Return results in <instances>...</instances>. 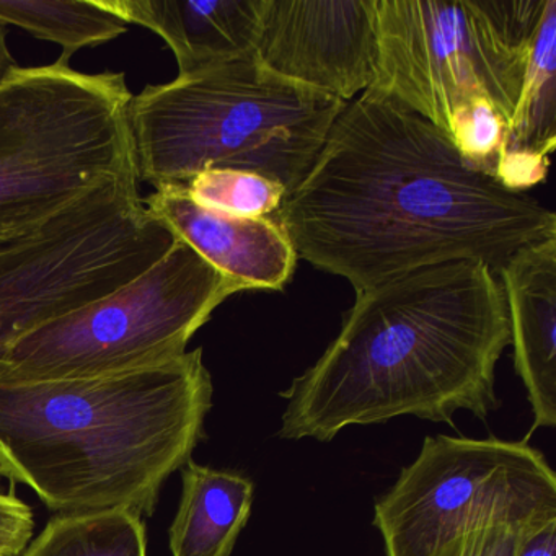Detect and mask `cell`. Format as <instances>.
I'll use <instances>...</instances> for the list:
<instances>
[{
	"label": "cell",
	"mask_w": 556,
	"mask_h": 556,
	"mask_svg": "<svg viewBox=\"0 0 556 556\" xmlns=\"http://www.w3.org/2000/svg\"><path fill=\"white\" fill-rule=\"evenodd\" d=\"M506 302L514 366L533 429L556 425V237L523 247L496 271Z\"/></svg>",
	"instance_id": "obj_12"
},
{
	"label": "cell",
	"mask_w": 556,
	"mask_h": 556,
	"mask_svg": "<svg viewBox=\"0 0 556 556\" xmlns=\"http://www.w3.org/2000/svg\"><path fill=\"white\" fill-rule=\"evenodd\" d=\"M517 533L509 527L468 530L445 542L432 556H514Z\"/></svg>",
	"instance_id": "obj_19"
},
{
	"label": "cell",
	"mask_w": 556,
	"mask_h": 556,
	"mask_svg": "<svg viewBox=\"0 0 556 556\" xmlns=\"http://www.w3.org/2000/svg\"><path fill=\"white\" fill-rule=\"evenodd\" d=\"M273 219L298 258L354 291L441 263L494 273L556 237V214L468 164L441 129L366 90L334 119Z\"/></svg>",
	"instance_id": "obj_1"
},
{
	"label": "cell",
	"mask_w": 556,
	"mask_h": 556,
	"mask_svg": "<svg viewBox=\"0 0 556 556\" xmlns=\"http://www.w3.org/2000/svg\"><path fill=\"white\" fill-rule=\"evenodd\" d=\"M213 392L201 348L115 376L0 382V477L58 514L151 516L204 438Z\"/></svg>",
	"instance_id": "obj_3"
},
{
	"label": "cell",
	"mask_w": 556,
	"mask_h": 556,
	"mask_svg": "<svg viewBox=\"0 0 556 556\" xmlns=\"http://www.w3.org/2000/svg\"><path fill=\"white\" fill-rule=\"evenodd\" d=\"M123 73L60 58L0 83V239L53 219L97 188L136 177Z\"/></svg>",
	"instance_id": "obj_5"
},
{
	"label": "cell",
	"mask_w": 556,
	"mask_h": 556,
	"mask_svg": "<svg viewBox=\"0 0 556 556\" xmlns=\"http://www.w3.org/2000/svg\"><path fill=\"white\" fill-rule=\"evenodd\" d=\"M556 519V475L527 441L428 435L418 457L374 507L387 556H432L486 527Z\"/></svg>",
	"instance_id": "obj_9"
},
{
	"label": "cell",
	"mask_w": 556,
	"mask_h": 556,
	"mask_svg": "<svg viewBox=\"0 0 556 556\" xmlns=\"http://www.w3.org/2000/svg\"><path fill=\"white\" fill-rule=\"evenodd\" d=\"M181 500L170 527L174 556H230L249 522L255 486L233 471L214 470L193 458L181 468Z\"/></svg>",
	"instance_id": "obj_15"
},
{
	"label": "cell",
	"mask_w": 556,
	"mask_h": 556,
	"mask_svg": "<svg viewBox=\"0 0 556 556\" xmlns=\"http://www.w3.org/2000/svg\"><path fill=\"white\" fill-rule=\"evenodd\" d=\"M17 67L8 45V27L0 24V83Z\"/></svg>",
	"instance_id": "obj_22"
},
{
	"label": "cell",
	"mask_w": 556,
	"mask_h": 556,
	"mask_svg": "<svg viewBox=\"0 0 556 556\" xmlns=\"http://www.w3.org/2000/svg\"><path fill=\"white\" fill-rule=\"evenodd\" d=\"M514 556H556V519L519 530Z\"/></svg>",
	"instance_id": "obj_21"
},
{
	"label": "cell",
	"mask_w": 556,
	"mask_h": 556,
	"mask_svg": "<svg viewBox=\"0 0 556 556\" xmlns=\"http://www.w3.org/2000/svg\"><path fill=\"white\" fill-rule=\"evenodd\" d=\"M201 206L242 217H275L288 191L262 175L237 170H207L187 185Z\"/></svg>",
	"instance_id": "obj_18"
},
{
	"label": "cell",
	"mask_w": 556,
	"mask_h": 556,
	"mask_svg": "<svg viewBox=\"0 0 556 556\" xmlns=\"http://www.w3.org/2000/svg\"><path fill=\"white\" fill-rule=\"evenodd\" d=\"M546 0H376L382 93L451 136L493 103L509 126Z\"/></svg>",
	"instance_id": "obj_6"
},
{
	"label": "cell",
	"mask_w": 556,
	"mask_h": 556,
	"mask_svg": "<svg viewBox=\"0 0 556 556\" xmlns=\"http://www.w3.org/2000/svg\"><path fill=\"white\" fill-rule=\"evenodd\" d=\"M144 204L240 292L281 291L294 275L298 253L273 217L210 210L198 204L184 185L154 188Z\"/></svg>",
	"instance_id": "obj_11"
},
{
	"label": "cell",
	"mask_w": 556,
	"mask_h": 556,
	"mask_svg": "<svg viewBox=\"0 0 556 556\" xmlns=\"http://www.w3.org/2000/svg\"><path fill=\"white\" fill-rule=\"evenodd\" d=\"M236 292L177 239L138 278L0 346V382L93 379L167 363L187 353L194 333Z\"/></svg>",
	"instance_id": "obj_7"
},
{
	"label": "cell",
	"mask_w": 556,
	"mask_h": 556,
	"mask_svg": "<svg viewBox=\"0 0 556 556\" xmlns=\"http://www.w3.org/2000/svg\"><path fill=\"white\" fill-rule=\"evenodd\" d=\"M31 507L14 493H0V556H18L34 536Z\"/></svg>",
	"instance_id": "obj_20"
},
{
	"label": "cell",
	"mask_w": 556,
	"mask_h": 556,
	"mask_svg": "<svg viewBox=\"0 0 556 556\" xmlns=\"http://www.w3.org/2000/svg\"><path fill=\"white\" fill-rule=\"evenodd\" d=\"M377 58L376 0H266L253 60L268 73L350 103Z\"/></svg>",
	"instance_id": "obj_10"
},
{
	"label": "cell",
	"mask_w": 556,
	"mask_h": 556,
	"mask_svg": "<svg viewBox=\"0 0 556 556\" xmlns=\"http://www.w3.org/2000/svg\"><path fill=\"white\" fill-rule=\"evenodd\" d=\"M510 344L496 273L460 260L356 292L340 333L281 393L279 435L328 442L354 425L396 416L451 421L500 408L496 364Z\"/></svg>",
	"instance_id": "obj_2"
},
{
	"label": "cell",
	"mask_w": 556,
	"mask_h": 556,
	"mask_svg": "<svg viewBox=\"0 0 556 556\" xmlns=\"http://www.w3.org/2000/svg\"><path fill=\"white\" fill-rule=\"evenodd\" d=\"M555 144L556 0H546L527 53L497 180L509 190L527 193L529 188L545 181Z\"/></svg>",
	"instance_id": "obj_14"
},
{
	"label": "cell",
	"mask_w": 556,
	"mask_h": 556,
	"mask_svg": "<svg viewBox=\"0 0 556 556\" xmlns=\"http://www.w3.org/2000/svg\"><path fill=\"white\" fill-rule=\"evenodd\" d=\"M138 177L97 188L41 226L0 239V346L99 301L177 242L149 213Z\"/></svg>",
	"instance_id": "obj_8"
},
{
	"label": "cell",
	"mask_w": 556,
	"mask_h": 556,
	"mask_svg": "<svg viewBox=\"0 0 556 556\" xmlns=\"http://www.w3.org/2000/svg\"><path fill=\"white\" fill-rule=\"evenodd\" d=\"M348 103L288 83L253 58L148 86L128 110L138 181L187 185L207 170L295 190Z\"/></svg>",
	"instance_id": "obj_4"
},
{
	"label": "cell",
	"mask_w": 556,
	"mask_h": 556,
	"mask_svg": "<svg viewBox=\"0 0 556 556\" xmlns=\"http://www.w3.org/2000/svg\"><path fill=\"white\" fill-rule=\"evenodd\" d=\"M129 25L148 28L174 53L178 77L255 54L266 0H110Z\"/></svg>",
	"instance_id": "obj_13"
},
{
	"label": "cell",
	"mask_w": 556,
	"mask_h": 556,
	"mask_svg": "<svg viewBox=\"0 0 556 556\" xmlns=\"http://www.w3.org/2000/svg\"><path fill=\"white\" fill-rule=\"evenodd\" d=\"M18 556H148L146 526L126 509L58 514Z\"/></svg>",
	"instance_id": "obj_17"
},
{
	"label": "cell",
	"mask_w": 556,
	"mask_h": 556,
	"mask_svg": "<svg viewBox=\"0 0 556 556\" xmlns=\"http://www.w3.org/2000/svg\"><path fill=\"white\" fill-rule=\"evenodd\" d=\"M0 24L60 45L61 58L67 61L83 48L123 37L131 27L110 0H0Z\"/></svg>",
	"instance_id": "obj_16"
}]
</instances>
